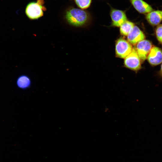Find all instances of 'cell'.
Listing matches in <instances>:
<instances>
[{
  "label": "cell",
  "mask_w": 162,
  "mask_h": 162,
  "mask_svg": "<svg viewBox=\"0 0 162 162\" xmlns=\"http://www.w3.org/2000/svg\"><path fill=\"white\" fill-rule=\"evenodd\" d=\"M65 17L70 25L76 27H82L88 22L90 16L89 13L86 11L73 8L67 11Z\"/></svg>",
  "instance_id": "cell-1"
},
{
  "label": "cell",
  "mask_w": 162,
  "mask_h": 162,
  "mask_svg": "<svg viewBox=\"0 0 162 162\" xmlns=\"http://www.w3.org/2000/svg\"><path fill=\"white\" fill-rule=\"evenodd\" d=\"M133 48L131 44L122 38H120L116 43V55L121 58H125L131 52Z\"/></svg>",
  "instance_id": "cell-2"
},
{
  "label": "cell",
  "mask_w": 162,
  "mask_h": 162,
  "mask_svg": "<svg viewBox=\"0 0 162 162\" xmlns=\"http://www.w3.org/2000/svg\"><path fill=\"white\" fill-rule=\"evenodd\" d=\"M141 60L135 49L133 48L131 52L125 58L124 64L129 69L137 70L141 68Z\"/></svg>",
  "instance_id": "cell-3"
},
{
  "label": "cell",
  "mask_w": 162,
  "mask_h": 162,
  "mask_svg": "<svg viewBox=\"0 0 162 162\" xmlns=\"http://www.w3.org/2000/svg\"><path fill=\"white\" fill-rule=\"evenodd\" d=\"M110 15L111 19V26L119 27L127 20V18L125 11L111 8Z\"/></svg>",
  "instance_id": "cell-4"
},
{
  "label": "cell",
  "mask_w": 162,
  "mask_h": 162,
  "mask_svg": "<svg viewBox=\"0 0 162 162\" xmlns=\"http://www.w3.org/2000/svg\"><path fill=\"white\" fill-rule=\"evenodd\" d=\"M135 49L141 60L144 61L147 58L152 45L149 40H143L138 43Z\"/></svg>",
  "instance_id": "cell-5"
},
{
  "label": "cell",
  "mask_w": 162,
  "mask_h": 162,
  "mask_svg": "<svg viewBox=\"0 0 162 162\" xmlns=\"http://www.w3.org/2000/svg\"><path fill=\"white\" fill-rule=\"evenodd\" d=\"M43 7L38 2L29 3L27 6L26 12L30 19H35L42 16L43 14Z\"/></svg>",
  "instance_id": "cell-6"
},
{
  "label": "cell",
  "mask_w": 162,
  "mask_h": 162,
  "mask_svg": "<svg viewBox=\"0 0 162 162\" xmlns=\"http://www.w3.org/2000/svg\"><path fill=\"white\" fill-rule=\"evenodd\" d=\"M149 63L152 65L155 66L162 62V50L159 48L152 46L147 57Z\"/></svg>",
  "instance_id": "cell-7"
},
{
  "label": "cell",
  "mask_w": 162,
  "mask_h": 162,
  "mask_svg": "<svg viewBox=\"0 0 162 162\" xmlns=\"http://www.w3.org/2000/svg\"><path fill=\"white\" fill-rule=\"evenodd\" d=\"M127 36L128 41L133 45L136 44L145 38L143 32L136 26H134Z\"/></svg>",
  "instance_id": "cell-8"
},
{
  "label": "cell",
  "mask_w": 162,
  "mask_h": 162,
  "mask_svg": "<svg viewBox=\"0 0 162 162\" xmlns=\"http://www.w3.org/2000/svg\"><path fill=\"white\" fill-rule=\"evenodd\" d=\"M135 9L141 14H147L153 10L151 6L143 0H129Z\"/></svg>",
  "instance_id": "cell-9"
},
{
  "label": "cell",
  "mask_w": 162,
  "mask_h": 162,
  "mask_svg": "<svg viewBox=\"0 0 162 162\" xmlns=\"http://www.w3.org/2000/svg\"><path fill=\"white\" fill-rule=\"evenodd\" d=\"M146 19L148 23L152 26L158 25L162 21V11H152L146 14Z\"/></svg>",
  "instance_id": "cell-10"
},
{
  "label": "cell",
  "mask_w": 162,
  "mask_h": 162,
  "mask_svg": "<svg viewBox=\"0 0 162 162\" xmlns=\"http://www.w3.org/2000/svg\"><path fill=\"white\" fill-rule=\"evenodd\" d=\"M16 85L20 88L26 89L29 88L31 85V81L29 76L26 75L20 76L17 79Z\"/></svg>",
  "instance_id": "cell-11"
},
{
  "label": "cell",
  "mask_w": 162,
  "mask_h": 162,
  "mask_svg": "<svg viewBox=\"0 0 162 162\" xmlns=\"http://www.w3.org/2000/svg\"><path fill=\"white\" fill-rule=\"evenodd\" d=\"M135 26L133 22L127 20L120 26L121 34L124 36H127Z\"/></svg>",
  "instance_id": "cell-12"
},
{
  "label": "cell",
  "mask_w": 162,
  "mask_h": 162,
  "mask_svg": "<svg viewBox=\"0 0 162 162\" xmlns=\"http://www.w3.org/2000/svg\"><path fill=\"white\" fill-rule=\"evenodd\" d=\"M77 6L82 9L88 8L90 5L92 0H75Z\"/></svg>",
  "instance_id": "cell-13"
},
{
  "label": "cell",
  "mask_w": 162,
  "mask_h": 162,
  "mask_svg": "<svg viewBox=\"0 0 162 162\" xmlns=\"http://www.w3.org/2000/svg\"><path fill=\"white\" fill-rule=\"evenodd\" d=\"M156 38L158 41L162 44V24L158 25L155 30Z\"/></svg>",
  "instance_id": "cell-14"
},
{
  "label": "cell",
  "mask_w": 162,
  "mask_h": 162,
  "mask_svg": "<svg viewBox=\"0 0 162 162\" xmlns=\"http://www.w3.org/2000/svg\"><path fill=\"white\" fill-rule=\"evenodd\" d=\"M160 73V74L161 75H162V63L161 66Z\"/></svg>",
  "instance_id": "cell-15"
}]
</instances>
